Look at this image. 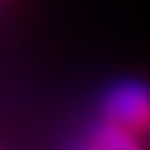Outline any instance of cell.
<instances>
[{"instance_id": "1", "label": "cell", "mask_w": 150, "mask_h": 150, "mask_svg": "<svg viewBox=\"0 0 150 150\" xmlns=\"http://www.w3.org/2000/svg\"><path fill=\"white\" fill-rule=\"evenodd\" d=\"M101 113L107 122L126 129L129 135L150 132V86L138 80L117 83L101 101Z\"/></svg>"}, {"instance_id": "2", "label": "cell", "mask_w": 150, "mask_h": 150, "mask_svg": "<svg viewBox=\"0 0 150 150\" xmlns=\"http://www.w3.org/2000/svg\"><path fill=\"white\" fill-rule=\"evenodd\" d=\"M92 147H117V150H132V147H138V138L135 135H129L126 129H120V126H113V122H101L98 129H95V135H92Z\"/></svg>"}]
</instances>
